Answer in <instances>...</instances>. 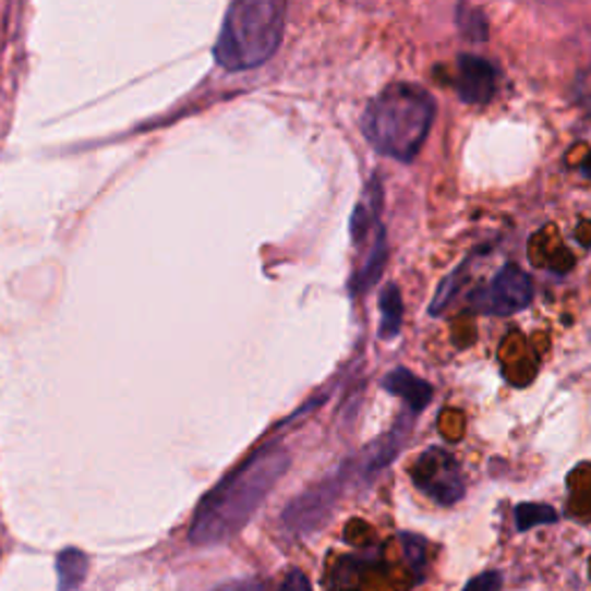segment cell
Here are the masks:
<instances>
[{"label":"cell","instance_id":"5bb4252c","mask_svg":"<svg viewBox=\"0 0 591 591\" xmlns=\"http://www.w3.org/2000/svg\"><path fill=\"white\" fill-rule=\"evenodd\" d=\"M467 266H469V262H465V264H460L456 270H453L450 275H448V278L439 285V289H437V293H435V299H432V303H430V314H439L448 303H450V299H453V296H456L458 291H460V287H462V282H465V278H467Z\"/></svg>","mask_w":591,"mask_h":591},{"label":"cell","instance_id":"e0dca14e","mask_svg":"<svg viewBox=\"0 0 591 591\" xmlns=\"http://www.w3.org/2000/svg\"><path fill=\"white\" fill-rule=\"evenodd\" d=\"M280 591H312V584H310V580H307V576L303 574V570L293 568L291 574L285 578Z\"/></svg>","mask_w":591,"mask_h":591},{"label":"cell","instance_id":"9c48e42d","mask_svg":"<svg viewBox=\"0 0 591 591\" xmlns=\"http://www.w3.org/2000/svg\"><path fill=\"white\" fill-rule=\"evenodd\" d=\"M384 264H386V233L382 229L370 241V250L361 264V270L357 273V278H353V282H351V293H365L367 289H372V285L379 280Z\"/></svg>","mask_w":591,"mask_h":591},{"label":"cell","instance_id":"ac0fdd59","mask_svg":"<svg viewBox=\"0 0 591 591\" xmlns=\"http://www.w3.org/2000/svg\"><path fill=\"white\" fill-rule=\"evenodd\" d=\"M210 591H266V587L262 580H233V582L215 587Z\"/></svg>","mask_w":591,"mask_h":591},{"label":"cell","instance_id":"2e32d148","mask_svg":"<svg viewBox=\"0 0 591 591\" xmlns=\"http://www.w3.org/2000/svg\"><path fill=\"white\" fill-rule=\"evenodd\" d=\"M504 578L499 570H485V574L471 578L462 591H502Z\"/></svg>","mask_w":591,"mask_h":591},{"label":"cell","instance_id":"30bf717a","mask_svg":"<svg viewBox=\"0 0 591 591\" xmlns=\"http://www.w3.org/2000/svg\"><path fill=\"white\" fill-rule=\"evenodd\" d=\"M56 570H58V591H74L82 587L88 574V559L84 553H79V550L68 547L56 557Z\"/></svg>","mask_w":591,"mask_h":591},{"label":"cell","instance_id":"7a4b0ae2","mask_svg":"<svg viewBox=\"0 0 591 591\" xmlns=\"http://www.w3.org/2000/svg\"><path fill=\"white\" fill-rule=\"evenodd\" d=\"M432 121H435V100L417 84L398 82L384 88L367 105L361 130L372 148L390 160L409 162L425 144Z\"/></svg>","mask_w":591,"mask_h":591},{"label":"cell","instance_id":"4fadbf2b","mask_svg":"<svg viewBox=\"0 0 591 591\" xmlns=\"http://www.w3.org/2000/svg\"><path fill=\"white\" fill-rule=\"evenodd\" d=\"M557 518V510L547 504H520L516 508V524L520 531L534 529L539 524H553Z\"/></svg>","mask_w":591,"mask_h":591},{"label":"cell","instance_id":"8fae6325","mask_svg":"<svg viewBox=\"0 0 591 591\" xmlns=\"http://www.w3.org/2000/svg\"><path fill=\"white\" fill-rule=\"evenodd\" d=\"M379 312H382V324H379V338L393 340L402 328V296L398 285H386L379 293Z\"/></svg>","mask_w":591,"mask_h":591},{"label":"cell","instance_id":"9a60e30c","mask_svg":"<svg viewBox=\"0 0 591 591\" xmlns=\"http://www.w3.org/2000/svg\"><path fill=\"white\" fill-rule=\"evenodd\" d=\"M458 26L467 39H474V43H483L487 39V22L485 16L471 5H460L458 8Z\"/></svg>","mask_w":591,"mask_h":591},{"label":"cell","instance_id":"d6986e66","mask_svg":"<svg viewBox=\"0 0 591 591\" xmlns=\"http://www.w3.org/2000/svg\"><path fill=\"white\" fill-rule=\"evenodd\" d=\"M580 171H582L584 179H589V181H591V153L584 157V162L580 165Z\"/></svg>","mask_w":591,"mask_h":591},{"label":"cell","instance_id":"3957f363","mask_svg":"<svg viewBox=\"0 0 591 591\" xmlns=\"http://www.w3.org/2000/svg\"><path fill=\"white\" fill-rule=\"evenodd\" d=\"M285 14L287 5L280 0H236L215 43V61L229 72L264 65L282 45Z\"/></svg>","mask_w":591,"mask_h":591},{"label":"cell","instance_id":"7c38bea8","mask_svg":"<svg viewBox=\"0 0 591 591\" xmlns=\"http://www.w3.org/2000/svg\"><path fill=\"white\" fill-rule=\"evenodd\" d=\"M400 543H402L405 559H407L409 568L413 570V576H417L419 582H423L425 580V570H427V543H425V539H421L417 534H400Z\"/></svg>","mask_w":591,"mask_h":591},{"label":"cell","instance_id":"52a82bcc","mask_svg":"<svg viewBox=\"0 0 591 591\" xmlns=\"http://www.w3.org/2000/svg\"><path fill=\"white\" fill-rule=\"evenodd\" d=\"M497 88V70L481 56L462 53L458 58L456 91L467 105H487Z\"/></svg>","mask_w":591,"mask_h":591},{"label":"cell","instance_id":"5b68a950","mask_svg":"<svg viewBox=\"0 0 591 591\" xmlns=\"http://www.w3.org/2000/svg\"><path fill=\"white\" fill-rule=\"evenodd\" d=\"M531 299H534V282H531L529 275L516 264H506L492 278V282L477 293L474 305L485 314L506 317V314L524 310Z\"/></svg>","mask_w":591,"mask_h":591},{"label":"cell","instance_id":"8992f818","mask_svg":"<svg viewBox=\"0 0 591 591\" xmlns=\"http://www.w3.org/2000/svg\"><path fill=\"white\" fill-rule=\"evenodd\" d=\"M347 479V471H340L338 477L322 481L317 487L303 492L301 497H296L282 514V527L291 534H307V531L317 529L326 518L340 497L342 483Z\"/></svg>","mask_w":591,"mask_h":591},{"label":"cell","instance_id":"277c9868","mask_svg":"<svg viewBox=\"0 0 591 591\" xmlns=\"http://www.w3.org/2000/svg\"><path fill=\"white\" fill-rule=\"evenodd\" d=\"M411 481L423 495L442 506H453L465 497V479L458 460L446 448L432 446L421 453L411 469Z\"/></svg>","mask_w":591,"mask_h":591},{"label":"cell","instance_id":"ba28073f","mask_svg":"<svg viewBox=\"0 0 591 591\" xmlns=\"http://www.w3.org/2000/svg\"><path fill=\"white\" fill-rule=\"evenodd\" d=\"M382 384L390 393V396H398L402 402H407V407L413 413H421L430 405L432 396H435L432 386L425 379L417 377L413 372H409L407 367L390 370Z\"/></svg>","mask_w":591,"mask_h":591},{"label":"cell","instance_id":"6da1fadb","mask_svg":"<svg viewBox=\"0 0 591 591\" xmlns=\"http://www.w3.org/2000/svg\"><path fill=\"white\" fill-rule=\"evenodd\" d=\"M289 460V450L280 442L254 450L202 499L190 527V541L194 545L231 541L257 514L275 483L285 477Z\"/></svg>","mask_w":591,"mask_h":591}]
</instances>
